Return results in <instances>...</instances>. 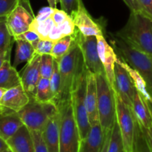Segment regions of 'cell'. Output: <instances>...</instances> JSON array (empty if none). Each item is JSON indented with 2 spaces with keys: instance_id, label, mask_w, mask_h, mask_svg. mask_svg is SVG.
Here are the masks:
<instances>
[{
  "instance_id": "obj_5",
  "label": "cell",
  "mask_w": 152,
  "mask_h": 152,
  "mask_svg": "<svg viewBox=\"0 0 152 152\" xmlns=\"http://www.w3.org/2000/svg\"><path fill=\"white\" fill-rule=\"evenodd\" d=\"M57 108L60 116L59 152H80L82 140L71 100L62 102Z\"/></svg>"
},
{
  "instance_id": "obj_41",
  "label": "cell",
  "mask_w": 152,
  "mask_h": 152,
  "mask_svg": "<svg viewBox=\"0 0 152 152\" xmlns=\"http://www.w3.org/2000/svg\"><path fill=\"white\" fill-rule=\"evenodd\" d=\"M123 1H124L126 4V5L129 7L131 12L139 13L146 16L143 9H142V6H141L139 0H123Z\"/></svg>"
},
{
  "instance_id": "obj_9",
  "label": "cell",
  "mask_w": 152,
  "mask_h": 152,
  "mask_svg": "<svg viewBox=\"0 0 152 152\" xmlns=\"http://www.w3.org/2000/svg\"><path fill=\"white\" fill-rule=\"evenodd\" d=\"M73 36L81 50L87 69L94 74L105 73L98 53L96 37L84 36L77 28Z\"/></svg>"
},
{
  "instance_id": "obj_30",
  "label": "cell",
  "mask_w": 152,
  "mask_h": 152,
  "mask_svg": "<svg viewBox=\"0 0 152 152\" xmlns=\"http://www.w3.org/2000/svg\"><path fill=\"white\" fill-rule=\"evenodd\" d=\"M54 58L51 54L41 55L40 59V74L41 77L50 79L53 72Z\"/></svg>"
},
{
  "instance_id": "obj_18",
  "label": "cell",
  "mask_w": 152,
  "mask_h": 152,
  "mask_svg": "<svg viewBox=\"0 0 152 152\" xmlns=\"http://www.w3.org/2000/svg\"><path fill=\"white\" fill-rule=\"evenodd\" d=\"M7 142L12 152H35L31 131L24 125Z\"/></svg>"
},
{
  "instance_id": "obj_16",
  "label": "cell",
  "mask_w": 152,
  "mask_h": 152,
  "mask_svg": "<svg viewBox=\"0 0 152 152\" xmlns=\"http://www.w3.org/2000/svg\"><path fill=\"white\" fill-rule=\"evenodd\" d=\"M86 104L89 121L91 126L99 124V113L97 105V87L96 76L88 70L87 88H86Z\"/></svg>"
},
{
  "instance_id": "obj_19",
  "label": "cell",
  "mask_w": 152,
  "mask_h": 152,
  "mask_svg": "<svg viewBox=\"0 0 152 152\" xmlns=\"http://www.w3.org/2000/svg\"><path fill=\"white\" fill-rule=\"evenodd\" d=\"M132 110L140 126L144 128L152 127V119L146 101L137 90L132 100Z\"/></svg>"
},
{
  "instance_id": "obj_3",
  "label": "cell",
  "mask_w": 152,
  "mask_h": 152,
  "mask_svg": "<svg viewBox=\"0 0 152 152\" xmlns=\"http://www.w3.org/2000/svg\"><path fill=\"white\" fill-rule=\"evenodd\" d=\"M117 56L132 68L137 71L145 80L148 90L152 92V56L129 45L116 34L111 39Z\"/></svg>"
},
{
  "instance_id": "obj_28",
  "label": "cell",
  "mask_w": 152,
  "mask_h": 152,
  "mask_svg": "<svg viewBox=\"0 0 152 152\" xmlns=\"http://www.w3.org/2000/svg\"><path fill=\"white\" fill-rule=\"evenodd\" d=\"M54 25L55 23L51 16L49 17L48 19H46V20L41 22H36L34 19L32 23L29 26V30L37 33L39 35V37H40V39H47L50 31H51V29Z\"/></svg>"
},
{
  "instance_id": "obj_12",
  "label": "cell",
  "mask_w": 152,
  "mask_h": 152,
  "mask_svg": "<svg viewBox=\"0 0 152 152\" xmlns=\"http://www.w3.org/2000/svg\"><path fill=\"white\" fill-rule=\"evenodd\" d=\"M75 26L82 34L89 36H104V28L100 22H97L91 17L86 10L83 0H80L78 9L71 16Z\"/></svg>"
},
{
  "instance_id": "obj_4",
  "label": "cell",
  "mask_w": 152,
  "mask_h": 152,
  "mask_svg": "<svg viewBox=\"0 0 152 152\" xmlns=\"http://www.w3.org/2000/svg\"><path fill=\"white\" fill-rule=\"evenodd\" d=\"M97 87V105L99 124L105 134L111 131L117 119L115 91L105 73L95 74Z\"/></svg>"
},
{
  "instance_id": "obj_47",
  "label": "cell",
  "mask_w": 152,
  "mask_h": 152,
  "mask_svg": "<svg viewBox=\"0 0 152 152\" xmlns=\"http://www.w3.org/2000/svg\"><path fill=\"white\" fill-rule=\"evenodd\" d=\"M9 146L7 145V141L4 140L1 137H0V152H4L7 149H8Z\"/></svg>"
},
{
  "instance_id": "obj_50",
  "label": "cell",
  "mask_w": 152,
  "mask_h": 152,
  "mask_svg": "<svg viewBox=\"0 0 152 152\" xmlns=\"http://www.w3.org/2000/svg\"><path fill=\"white\" fill-rule=\"evenodd\" d=\"M146 103L147 105H148V108H149V111H150V113H151V119H152V101H146Z\"/></svg>"
},
{
  "instance_id": "obj_45",
  "label": "cell",
  "mask_w": 152,
  "mask_h": 152,
  "mask_svg": "<svg viewBox=\"0 0 152 152\" xmlns=\"http://www.w3.org/2000/svg\"><path fill=\"white\" fill-rule=\"evenodd\" d=\"M12 45H13L0 50V68H1V66L3 65V64H4V61H5L6 59H10Z\"/></svg>"
},
{
  "instance_id": "obj_36",
  "label": "cell",
  "mask_w": 152,
  "mask_h": 152,
  "mask_svg": "<svg viewBox=\"0 0 152 152\" xmlns=\"http://www.w3.org/2000/svg\"><path fill=\"white\" fill-rule=\"evenodd\" d=\"M58 28H59V31H60L61 34H62V35L63 37L73 35L74 33L75 32L76 30L75 24H74V21H73L71 16H68L66 20L62 25H59Z\"/></svg>"
},
{
  "instance_id": "obj_24",
  "label": "cell",
  "mask_w": 152,
  "mask_h": 152,
  "mask_svg": "<svg viewBox=\"0 0 152 152\" xmlns=\"http://www.w3.org/2000/svg\"><path fill=\"white\" fill-rule=\"evenodd\" d=\"M117 61L123 68H126V71H128V73L130 75V77H132L136 89L143 96L144 99L146 101H152V96L151 94L149 93V91H148L146 83H145L143 77L140 75V74L119 57Z\"/></svg>"
},
{
  "instance_id": "obj_15",
  "label": "cell",
  "mask_w": 152,
  "mask_h": 152,
  "mask_svg": "<svg viewBox=\"0 0 152 152\" xmlns=\"http://www.w3.org/2000/svg\"><path fill=\"white\" fill-rule=\"evenodd\" d=\"M97 49L99 59L105 69L107 78L112 87H114V67L118 59L114 48L111 47L104 36H97Z\"/></svg>"
},
{
  "instance_id": "obj_49",
  "label": "cell",
  "mask_w": 152,
  "mask_h": 152,
  "mask_svg": "<svg viewBox=\"0 0 152 152\" xmlns=\"http://www.w3.org/2000/svg\"><path fill=\"white\" fill-rule=\"evenodd\" d=\"M6 91H7L6 89H4V88H0V102H1V99H2L3 95H4V94L5 93ZM0 111H1V106H0Z\"/></svg>"
},
{
  "instance_id": "obj_44",
  "label": "cell",
  "mask_w": 152,
  "mask_h": 152,
  "mask_svg": "<svg viewBox=\"0 0 152 152\" xmlns=\"http://www.w3.org/2000/svg\"><path fill=\"white\" fill-rule=\"evenodd\" d=\"M62 37H64L62 35L60 31H59V28H58V26H56V25H55L53 27V28L51 29V31H50L47 39L50 40V41L54 42H55L58 41L59 39H62Z\"/></svg>"
},
{
  "instance_id": "obj_8",
  "label": "cell",
  "mask_w": 152,
  "mask_h": 152,
  "mask_svg": "<svg viewBox=\"0 0 152 152\" xmlns=\"http://www.w3.org/2000/svg\"><path fill=\"white\" fill-rule=\"evenodd\" d=\"M115 98L117 106V120L120 126L125 150L126 152H134L137 122L132 108L122 100L116 91Z\"/></svg>"
},
{
  "instance_id": "obj_51",
  "label": "cell",
  "mask_w": 152,
  "mask_h": 152,
  "mask_svg": "<svg viewBox=\"0 0 152 152\" xmlns=\"http://www.w3.org/2000/svg\"><path fill=\"white\" fill-rule=\"evenodd\" d=\"M8 152H12V151H11V150H10V148H9V149H8Z\"/></svg>"
},
{
  "instance_id": "obj_22",
  "label": "cell",
  "mask_w": 152,
  "mask_h": 152,
  "mask_svg": "<svg viewBox=\"0 0 152 152\" xmlns=\"http://www.w3.org/2000/svg\"><path fill=\"white\" fill-rule=\"evenodd\" d=\"M20 85H22L20 74L10 64V59H6L0 68V88L8 90Z\"/></svg>"
},
{
  "instance_id": "obj_46",
  "label": "cell",
  "mask_w": 152,
  "mask_h": 152,
  "mask_svg": "<svg viewBox=\"0 0 152 152\" xmlns=\"http://www.w3.org/2000/svg\"><path fill=\"white\" fill-rule=\"evenodd\" d=\"M111 130L105 134V136H104L103 145H102V149H101L100 152H108V145H109V141H110V137H111Z\"/></svg>"
},
{
  "instance_id": "obj_11",
  "label": "cell",
  "mask_w": 152,
  "mask_h": 152,
  "mask_svg": "<svg viewBox=\"0 0 152 152\" xmlns=\"http://www.w3.org/2000/svg\"><path fill=\"white\" fill-rule=\"evenodd\" d=\"M114 89L122 100L132 108V100L137 89L128 71L117 61L114 67Z\"/></svg>"
},
{
  "instance_id": "obj_52",
  "label": "cell",
  "mask_w": 152,
  "mask_h": 152,
  "mask_svg": "<svg viewBox=\"0 0 152 152\" xmlns=\"http://www.w3.org/2000/svg\"><path fill=\"white\" fill-rule=\"evenodd\" d=\"M8 149H9V148H8ZM8 149H7V150H6V151H4V152H8Z\"/></svg>"
},
{
  "instance_id": "obj_53",
  "label": "cell",
  "mask_w": 152,
  "mask_h": 152,
  "mask_svg": "<svg viewBox=\"0 0 152 152\" xmlns=\"http://www.w3.org/2000/svg\"><path fill=\"white\" fill-rule=\"evenodd\" d=\"M151 96H152V92H151Z\"/></svg>"
},
{
  "instance_id": "obj_13",
  "label": "cell",
  "mask_w": 152,
  "mask_h": 152,
  "mask_svg": "<svg viewBox=\"0 0 152 152\" xmlns=\"http://www.w3.org/2000/svg\"><path fill=\"white\" fill-rule=\"evenodd\" d=\"M41 55L36 53L27 62L21 74V81L24 90L29 96L30 99H35L37 86L41 79L40 74Z\"/></svg>"
},
{
  "instance_id": "obj_42",
  "label": "cell",
  "mask_w": 152,
  "mask_h": 152,
  "mask_svg": "<svg viewBox=\"0 0 152 152\" xmlns=\"http://www.w3.org/2000/svg\"><path fill=\"white\" fill-rule=\"evenodd\" d=\"M138 124H139V123H138ZM140 127L142 134H143L144 137H145V141H146L150 150H151V151L152 152V127L144 128L141 126H140Z\"/></svg>"
},
{
  "instance_id": "obj_6",
  "label": "cell",
  "mask_w": 152,
  "mask_h": 152,
  "mask_svg": "<svg viewBox=\"0 0 152 152\" xmlns=\"http://www.w3.org/2000/svg\"><path fill=\"white\" fill-rule=\"evenodd\" d=\"M59 111L53 102H42L31 99L29 102L18 112L24 126L30 131L44 130L50 117Z\"/></svg>"
},
{
  "instance_id": "obj_20",
  "label": "cell",
  "mask_w": 152,
  "mask_h": 152,
  "mask_svg": "<svg viewBox=\"0 0 152 152\" xmlns=\"http://www.w3.org/2000/svg\"><path fill=\"white\" fill-rule=\"evenodd\" d=\"M104 136L100 124L91 126L88 136L81 141L80 152H100L103 145Z\"/></svg>"
},
{
  "instance_id": "obj_10",
  "label": "cell",
  "mask_w": 152,
  "mask_h": 152,
  "mask_svg": "<svg viewBox=\"0 0 152 152\" xmlns=\"http://www.w3.org/2000/svg\"><path fill=\"white\" fill-rule=\"evenodd\" d=\"M35 18L30 0H19L17 5L6 18V24L10 35L15 38L29 30Z\"/></svg>"
},
{
  "instance_id": "obj_35",
  "label": "cell",
  "mask_w": 152,
  "mask_h": 152,
  "mask_svg": "<svg viewBox=\"0 0 152 152\" xmlns=\"http://www.w3.org/2000/svg\"><path fill=\"white\" fill-rule=\"evenodd\" d=\"M54 45V42L48 39H41L39 41L38 44L35 48V53L39 55L50 54Z\"/></svg>"
},
{
  "instance_id": "obj_1",
  "label": "cell",
  "mask_w": 152,
  "mask_h": 152,
  "mask_svg": "<svg viewBox=\"0 0 152 152\" xmlns=\"http://www.w3.org/2000/svg\"><path fill=\"white\" fill-rule=\"evenodd\" d=\"M58 61L61 77V88L56 106L62 102L71 100L73 91L86 69L83 53L74 39L69 51Z\"/></svg>"
},
{
  "instance_id": "obj_32",
  "label": "cell",
  "mask_w": 152,
  "mask_h": 152,
  "mask_svg": "<svg viewBox=\"0 0 152 152\" xmlns=\"http://www.w3.org/2000/svg\"><path fill=\"white\" fill-rule=\"evenodd\" d=\"M134 152H151L145 141V137L142 133L139 124L137 125L136 137H135Z\"/></svg>"
},
{
  "instance_id": "obj_17",
  "label": "cell",
  "mask_w": 152,
  "mask_h": 152,
  "mask_svg": "<svg viewBox=\"0 0 152 152\" xmlns=\"http://www.w3.org/2000/svg\"><path fill=\"white\" fill-rule=\"evenodd\" d=\"M60 116L58 111L52 116L42 131L45 143L48 152H59Z\"/></svg>"
},
{
  "instance_id": "obj_27",
  "label": "cell",
  "mask_w": 152,
  "mask_h": 152,
  "mask_svg": "<svg viewBox=\"0 0 152 152\" xmlns=\"http://www.w3.org/2000/svg\"><path fill=\"white\" fill-rule=\"evenodd\" d=\"M108 152H126L120 126H119L117 119H116L114 126L111 129Z\"/></svg>"
},
{
  "instance_id": "obj_21",
  "label": "cell",
  "mask_w": 152,
  "mask_h": 152,
  "mask_svg": "<svg viewBox=\"0 0 152 152\" xmlns=\"http://www.w3.org/2000/svg\"><path fill=\"white\" fill-rule=\"evenodd\" d=\"M23 126L18 113L0 114V137L7 141Z\"/></svg>"
},
{
  "instance_id": "obj_26",
  "label": "cell",
  "mask_w": 152,
  "mask_h": 152,
  "mask_svg": "<svg viewBox=\"0 0 152 152\" xmlns=\"http://www.w3.org/2000/svg\"><path fill=\"white\" fill-rule=\"evenodd\" d=\"M74 36L70 35L62 37L58 41L55 42L50 54L55 59L59 60L62 56H65L69 51L74 42Z\"/></svg>"
},
{
  "instance_id": "obj_7",
  "label": "cell",
  "mask_w": 152,
  "mask_h": 152,
  "mask_svg": "<svg viewBox=\"0 0 152 152\" xmlns=\"http://www.w3.org/2000/svg\"><path fill=\"white\" fill-rule=\"evenodd\" d=\"M87 71L86 68L71 94L73 111L82 140L86 138L91 129L86 104Z\"/></svg>"
},
{
  "instance_id": "obj_23",
  "label": "cell",
  "mask_w": 152,
  "mask_h": 152,
  "mask_svg": "<svg viewBox=\"0 0 152 152\" xmlns=\"http://www.w3.org/2000/svg\"><path fill=\"white\" fill-rule=\"evenodd\" d=\"M16 51H15L13 66L16 68L23 62H28L35 54V48L28 42L20 39H15Z\"/></svg>"
},
{
  "instance_id": "obj_33",
  "label": "cell",
  "mask_w": 152,
  "mask_h": 152,
  "mask_svg": "<svg viewBox=\"0 0 152 152\" xmlns=\"http://www.w3.org/2000/svg\"><path fill=\"white\" fill-rule=\"evenodd\" d=\"M31 133L34 141L35 152H48L45 143L42 132L39 131H31Z\"/></svg>"
},
{
  "instance_id": "obj_48",
  "label": "cell",
  "mask_w": 152,
  "mask_h": 152,
  "mask_svg": "<svg viewBox=\"0 0 152 152\" xmlns=\"http://www.w3.org/2000/svg\"><path fill=\"white\" fill-rule=\"evenodd\" d=\"M48 2L49 7H52V8H56V5L57 3L59 2V0H47Z\"/></svg>"
},
{
  "instance_id": "obj_2",
  "label": "cell",
  "mask_w": 152,
  "mask_h": 152,
  "mask_svg": "<svg viewBox=\"0 0 152 152\" xmlns=\"http://www.w3.org/2000/svg\"><path fill=\"white\" fill-rule=\"evenodd\" d=\"M132 47L152 56V19L131 12L127 23L116 34Z\"/></svg>"
},
{
  "instance_id": "obj_14",
  "label": "cell",
  "mask_w": 152,
  "mask_h": 152,
  "mask_svg": "<svg viewBox=\"0 0 152 152\" xmlns=\"http://www.w3.org/2000/svg\"><path fill=\"white\" fill-rule=\"evenodd\" d=\"M30 97L22 85L8 89L0 102V114L18 113L29 102Z\"/></svg>"
},
{
  "instance_id": "obj_25",
  "label": "cell",
  "mask_w": 152,
  "mask_h": 152,
  "mask_svg": "<svg viewBox=\"0 0 152 152\" xmlns=\"http://www.w3.org/2000/svg\"><path fill=\"white\" fill-rule=\"evenodd\" d=\"M35 99L42 102H53V95L50 88L49 79L41 77L37 86Z\"/></svg>"
},
{
  "instance_id": "obj_34",
  "label": "cell",
  "mask_w": 152,
  "mask_h": 152,
  "mask_svg": "<svg viewBox=\"0 0 152 152\" xmlns=\"http://www.w3.org/2000/svg\"><path fill=\"white\" fill-rule=\"evenodd\" d=\"M19 0H0V19H6Z\"/></svg>"
},
{
  "instance_id": "obj_43",
  "label": "cell",
  "mask_w": 152,
  "mask_h": 152,
  "mask_svg": "<svg viewBox=\"0 0 152 152\" xmlns=\"http://www.w3.org/2000/svg\"><path fill=\"white\" fill-rule=\"evenodd\" d=\"M147 17L152 19V0H139Z\"/></svg>"
},
{
  "instance_id": "obj_29",
  "label": "cell",
  "mask_w": 152,
  "mask_h": 152,
  "mask_svg": "<svg viewBox=\"0 0 152 152\" xmlns=\"http://www.w3.org/2000/svg\"><path fill=\"white\" fill-rule=\"evenodd\" d=\"M50 80V88L53 95V102L57 105L58 99H59V93H60L61 88V77L59 73V61L54 59V64H53V72Z\"/></svg>"
},
{
  "instance_id": "obj_39",
  "label": "cell",
  "mask_w": 152,
  "mask_h": 152,
  "mask_svg": "<svg viewBox=\"0 0 152 152\" xmlns=\"http://www.w3.org/2000/svg\"><path fill=\"white\" fill-rule=\"evenodd\" d=\"M68 16H69V15L65 10H59L57 8H55L51 17L53 19V22H54L55 25L56 26H59V25H62L66 20Z\"/></svg>"
},
{
  "instance_id": "obj_38",
  "label": "cell",
  "mask_w": 152,
  "mask_h": 152,
  "mask_svg": "<svg viewBox=\"0 0 152 152\" xmlns=\"http://www.w3.org/2000/svg\"><path fill=\"white\" fill-rule=\"evenodd\" d=\"M13 39H20L25 40V41L31 43V44L34 46V48H35L36 46L37 45L39 41L41 39L37 33L34 32V31H30V30L22 33V34H20V35H19L18 37H15V38Z\"/></svg>"
},
{
  "instance_id": "obj_40",
  "label": "cell",
  "mask_w": 152,
  "mask_h": 152,
  "mask_svg": "<svg viewBox=\"0 0 152 152\" xmlns=\"http://www.w3.org/2000/svg\"><path fill=\"white\" fill-rule=\"evenodd\" d=\"M55 8H52L50 7H45L39 10L38 14L35 16L34 20L37 22H41L46 20L49 17L52 16Z\"/></svg>"
},
{
  "instance_id": "obj_31",
  "label": "cell",
  "mask_w": 152,
  "mask_h": 152,
  "mask_svg": "<svg viewBox=\"0 0 152 152\" xmlns=\"http://www.w3.org/2000/svg\"><path fill=\"white\" fill-rule=\"evenodd\" d=\"M14 39L10 35L6 24V19H0V50L13 45Z\"/></svg>"
},
{
  "instance_id": "obj_37",
  "label": "cell",
  "mask_w": 152,
  "mask_h": 152,
  "mask_svg": "<svg viewBox=\"0 0 152 152\" xmlns=\"http://www.w3.org/2000/svg\"><path fill=\"white\" fill-rule=\"evenodd\" d=\"M80 0H59L62 10H65L69 16L77 11Z\"/></svg>"
}]
</instances>
